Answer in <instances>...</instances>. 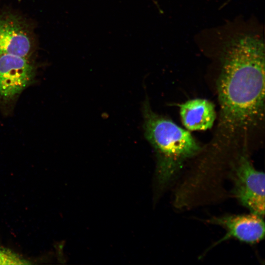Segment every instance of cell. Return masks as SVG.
<instances>
[{
	"label": "cell",
	"instance_id": "1",
	"mask_svg": "<svg viewBox=\"0 0 265 265\" xmlns=\"http://www.w3.org/2000/svg\"><path fill=\"white\" fill-rule=\"evenodd\" d=\"M221 62L217 84L219 128L231 139L246 134L264 119L263 38L250 33L233 37L223 47Z\"/></svg>",
	"mask_w": 265,
	"mask_h": 265
},
{
	"label": "cell",
	"instance_id": "2",
	"mask_svg": "<svg viewBox=\"0 0 265 265\" xmlns=\"http://www.w3.org/2000/svg\"><path fill=\"white\" fill-rule=\"evenodd\" d=\"M144 135L155 150L159 182L167 185L184 163L201 147L187 131L172 121L155 113L147 99L143 107Z\"/></svg>",
	"mask_w": 265,
	"mask_h": 265
},
{
	"label": "cell",
	"instance_id": "3",
	"mask_svg": "<svg viewBox=\"0 0 265 265\" xmlns=\"http://www.w3.org/2000/svg\"><path fill=\"white\" fill-rule=\"evenodd\" d=\"M233 194L251 212L265 214V174L256 170L245 154L238 156L232 168Z\"/></svg>",
	"mask_w": 265,
	"mask_h": 265
},
{
	"label": "cell",
	"instance_id": "4",
	"mask_svg": "<svg viewBox=\"0 0 265 265\" xmlns=\"http://www.w3.org/2000/svg\"><path fill=\"white\" fill-rule=\"evenodd\" d=\"M35 75V68L30 58L0 55V102H13L33 82Z\"/></svg>",
	"mask_w": 265,
	"mask_h": 265
},
{
	"label": "cell",
	"instance_id": "5",
	"mask_svg": "<svg viewBox=\"0 0 265 265\" xmlns=\"http://www.w3.org/2000/svg\"><path fill=\"white\" fill-rule=\"evenodd\" d=\"M33 49L32 34L25 21L12 13L0 14V55L30 58Z\"/></svg>",
	"mask_w": 265,
	"mask_h": 265
},
{
	"label": "cell",
	"instance_id": "6",
	"mask_svg": "<svg viewBox=\"0 0 265 265\" xmlns=\"http://www.w3.org/2000/svg\"><path fill=\"white\" fill-rule=\"evenodd\" d=\"M210 223L221 226L226 230L225 236L219 241L235 238L248 243H255L265 237V222L263 217L255 213L228 215L213 217Z\"/></svg>",
	"mask_w": 265,
	"mask_h": 265
},
{
	"label": "cell",
	"instance_id": "7",
	"mask_svg": "<svg viewBox=\"0 0 265 265\" xmlns=\"http://www.w3.org/2000/svg\"><path fill=\"white\" fill-rule=\"evenodd\" d=\"M184 126L189 131H204L212 127L216 118L214 105L204 99L189 100L179 105Z\"/></svg>",
	"mask_w": 265,
	"mask_h": 265
},
{
	"label": "cell",
	"instance_id": "8",
	"mask_svg": "<svg viewBox=\"0 0 265 265\" xmlns=\"http://www.w3.org/2000/svg\"><path fill=\"white\" fill-rule=\"evenodd\" d=\"M30 262L9 249L0 246V265H29Z\"/></svg>",
	"mask_w": 265,
	"mask_h": 265
}]
</instances>
